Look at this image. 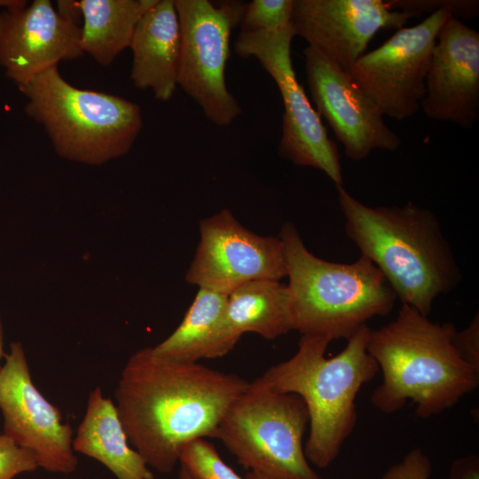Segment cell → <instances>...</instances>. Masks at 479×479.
Returning <instances> with one entry per match:
<instances>
[{"mask_svg": "<svg viewBox=\"0 0 479 479\" xmlns=\"http://www.w3.org/2000/svg\"><path fill=\"white\" fill-rule=\"evenodd\" d=\"M248 385L237 374L161 357L146 347L124 365L115 406L129 443L147 466L170 473L188 443L216 437L229 408Z\"/></svg>", "mask_w": 479, "mask_h": 479, "instance_id": "1", "label": "cell"}, {"mask_svg": "<svg viewBox=\"0 0 479 479\" xmlns=\"http://www.w3.org/2000/svg\"><path fill=\"white\" fill-rule=\"evenodd\" d=\"M345 232L381 271L402 304L428 317L463 276L436 215L411 202L370 207L335 185Z\"/></svg>", "mask_w": 479, "mask_h": 479, "instance_id": "2", "label": "cell"}, {"mask_svg": "<svg viewBox=\"0 0 479 479\" xmlns=\"http://www.w3.org/2000/svg\"><path fill=\"white\" fill-rule=\"evenodd\" d=\"M452 323L430 321L402 304L395 319L369 328L366 349L382 373L371 395L380 412L391 414L408 402L428 419L454 406L479 385V371L465 362L452 344Z\"/></svg>", "mask_w": 479, "mask_h": 479, "instance_id": "3", "label": "cell"}, {"mask_svg": "<svg viewBox=\"0 0 479 479\" xmlns=\"http://www.w3.org/2000/svg\"><path fill=\"white\" fill-rule=\"evenodd\" d=\"M368 331V326L362 327L330 358L325 357L329 340L302 335L293 357L255 379L272 391L303 400L310 417L304 453L318 468H327L339 456L357 425V393L380 371L366 349Z\"/></svg>", "mask_w": 479, "mask_h": 479, "instance_id": "4", "label": "cell"}, {"mask_svg": "<svg viewBox=\"0 0 479 479\" xmlns=\"http://www.w3.org/2000/svg\"><path fill=\"white\" fill-rule=\"evenodd\" d=\"M279 238L287 258L293 328L302 335L349 340L368 320L393 310L397 296L367 257L361 255L349 264L318 258L290 222Z\"/></svg>", "mask_w": 479, "mask_h": 479, "instance_id": "5", "label": "cell"}, {"mask_svg": "<svg viewBox=\"0 0 479 479\" xmlns=\"http://www.w3.org/2000/svg\"><path fill=\"white\" fill-rule=\"evenodd\" d=\"M19 90L25 113L47 133L56 153L67 160L102 164L131 149L142 125L140 106L122 97L71 85L58 65Z\"/></svg>", "mask_w": 479, "mask_h": 479, "instance_id": "6", "label": "cell"}, {"mask_svg": "<svg viewBox=\"0 0 479 479\" xmlns=\"http://www.w3.org/2000/svg\"><path fill=\"white\" fill-rule=\"evenodd\" d=\"M310 417L303 400L256 380L232 403L216 434L247 471L272 479H324L304 453Z\"/></svg>", "mask_w": 479, "mask_h": 479, "instance_id": "7", "label": "cell"}, {"mask_svg": "<svg viewBox=\"0 0 479 479\" xmlns=\"http://www.w3.org/2000/svg\"><path fill=\"white\" fill-rule=\"evenodd\" d=\"M180 26L177 85L218 126L231 124L241 107L229 92L225 67L231 31L240 26L246 5L208 0H174Z\"/></svg>", "mask_w": 479, "mask_h": 479, "instance_id": "8", "label": "cell"}, {"mask_svg": "<svg viewBox=\"0 0 479 479\" xmlns=\"http://www.w3.org/2000/svg\"><path fill=\"white\" fill-rule=\"evenodd\" d=\"M294 36L291 23L275 30L240 32L234 42V51L243 58H255L280 91L284 114L279 155L295 165L320 169L335 185H342L337 146L295 76L291 58Z\"/></svg>", "mask_w": 479, "mask_h": 479, "instance_id": "9", "label": "cell"}, {"mask_svg": "<svg viewBox=\"0 0 479 479\" xmlns=\"http://www.w3.org/2000/svg\"><path fill=\"white\" fill-rule=\"evenodd\" d=\"M450 15L437 11L414 27L397 29L380 47L364 53L348 72L383 115L402 121L420 108L432 51Z\"/></svg>", "mask_w": 479, "mask_h": 479, "instance_id": "10", "label": "cell"}, {"mask_svg": "<svg viewBox=\"0 0 479 479\" xmlns=\"http://www.w3.org/2000/svg\"><path fill=\"white\" fill-rule=\"evenodd\" d=\"M200 233L185 275L186 281L199 288L229 295L251 280L287 277L282 240L252 232L226 208L202 219Z\"/></svg>", "mask_w": 479, "mask_h": 479, "instance_id": "11", "label": "cell"}, {"mask_svg": "<svg viewBox=\"0 0 479 479\" xmlns=\"http://www.w3.org/2000/svg\"><path fill=\"white\" fill-rule=\"evenodd\" d=\"M0 411L3 433L30 452L39 467L65 475L76 469L71 425L33 383L19 342L11 344L0 368Z\"/></svg>", "mask_w": 479, "mask_h": 479, "instance_id": "12", "label": "cell"}, {"mask_svg": "<svg viewBox=\"0 0 479 479\" xmlns=\"http://www.w3.org/2000/svg\"><path fill=\"white\" fill-rule=\"evenodd\" d=\"M303 56L317 113L327 121L347 157L361 161L373 150L396 151L400 146L399 137L386 125L378 106L346 71L313 46L308 45Z\"/></svg>", "mask_w": 479, "mask_h": 479, "instance_id": "13", "label": "cell"}, {"mask_svg": "<svg viewBox=\"0 0 479 479\" xmlns=\"http://www.w3.org/2000/svg\"><path fill=\"white\" fill-rule=\"evenodd\" d=\"M413 17L383 0H293L291 24L294 35L348 73L380 29H400Z\"/></svg>", "mask_w": 479, "mask_h": 479, "instance_id": "14", "label": "cell"}, {"mask_svg": "<svg viewBox=\"0 0 479 479\" xmlns=\"http://www.w3.org/2000/svg\"><path fill=\"white\" fill-rule=\"evenodd\" d=\"M81 26L55 10L50 0L0 10V66L24 84L60 61L83 55Z\"/></svg>", "mask_w": 479, "mask_h": 479, "instance_id": "15", "label": "cell"}, {"mask_svg": "<svg viewBox=\"0 0 479 479\" xmlns=\"http://www.w3.org/2000/svg\"><path fill=\"white\" fill-rule=\"evenodd\" d=\"M420 107L430 119L466 129L479 119V32L452 15L432 51Z\"/></svg>", "mask_w": 479, "mask_h": 479, "instance_id": "16", "label": "cell"}, {"mask_svg": "<svg viewBox=\"0 0 479 479\" xmlns=\"http://www.w3.org/2000/svg\"><path fill=\"white\" fill-rule=\"evenodd\" d=\"M180 42L174 0H158L137 22L130 44L134 86L151 89L158 100H169L177 86Z\"/></svg>", "mask_w": 479, "mask_h": 479, "instance_id": "17", "label": "cell"}, {"mask_svg": "<svg viewBox=\"0 0 479 479\" xmlns=\"http://www.w3.org/2000/svg\"><path fill=\"white\" fill-rule=\"evenodd\" d=\"M129 444L115 404L96 387L89 394L73 439L74 451L98 460L117 479H154L143 457Z\"/></svg>", "mask_w": 479, "mask_h": 479, "instance_id": "18", "label": "cell"}, {"mask_svg": "<svg viewBox=\"0 0 479 479\" xmlns=\"http://www.w3.org/2000/svg\"><path fill=\"white\" fill-rule=\"evenodd\" d=\"M228 295L199 288L178 327L152 347L155 355L178 362H198L226 355L240 340L229 326Z\"/></svg>", "mask_w": 479, "mask_h": 479, "instance_id": "19", "label": "cell"}, {"mask_svg": "<svg viewBox=\"0 0 479 479\" xmlns=\"http://www.w3.org/2000/svg\"><path fill=\"white\" fill-rule=\"evenodd\" d=\"M158 0H80L81 50L98 64L110 65L130 47L137 22Z\"/></svg>", "mask_w": 479, "mask_h": 479, "instance_id": "20", "label": "cell"}, {"mask_svg": "<svg viewBox=\"0 0 479 479\" xmlns=\"http://www.w3.org/2000/svg\"><path fill=\"white\" fill-rule=\"evenodd\" d=\"M227 321L238 337L255 333L274 340L292 330L291 294L280 280L248 281L228 295Z\"/></svg>", "mask_w": 479, "mask_h": 479, "instance_id": "21", "label": "cell"}, {"mask_svg": "<svg viewBox=\"0 0 479 479\" xmlns=\"http://www.w3.org/2000/svg\"><path fill=\"white\" fill-rule=\"evenodd\" d=\"M179 463L192 479H244L223 460L206 438L188 443L180 453Z\"/></svg>", "mask_w": 479, "mask_h": 479, "instance_id": "22", "label": "cell"}, {"mask_svg": "<svg viewBox=\"0 0 479 479\" xmlns=\"http://www.w3.org/2000/svg\"><path fill=\"white\" fill-rule=\"evenodd\" d=\"M293 0H253L246 5L240 32L275 30L291 23Z\"/></svg>", "mask_w": 479, "mask_h": 479, "instance_id": "23", "label": "cell"}, {"mask_svg": "<svg viewBox=\"0 0 479 479\" xmlns=\"http://www.w3.org/2000/svg\"><path fill=\"white\" fill-rule=\"evenodd\" d=\"M385 3L391 10L408 12L417 16L442 10L450 12L457 19H471L479 14L477 0H390Z\"/></svg>", "mask_w": 479, "mask_h": 479, "instance_id": "24", "label": "cell"}, {"mask_svg": "<svg viewBox=\"0 0 479 479\" xmlns=\"http://www.w3.org/2000/svg\"><path fill=\"white\" fill-rule=\"evenodd\" d=\"M35 458L13 440L0 434V479H13L16 475L35 470Z\"/></svg>", "mask_w": 479, "mask_h": 479, "instance_id": "25", "label": "cell"}, {"mask_svg": "<svg viewBox=\"0 0 479 479\" xmlns=\"http://www.w3.org/2000/svg\"><path fill=\"white\" fill-rule=\"evenodd\" d=\"M431 473L430 459L421 449L415 448L389 467L379 479H429Z\"/></svg>", "mask_w": 479, "mask_h": 479, "instance_id": "26", "label": "cell"}, {"mask_svg": "<svg viewBox=\"0 0 479 479\" xmlns=\"http://www.w3.org/2000/svg\"><path fill=\"white\" fill-rule=\"evenodd\" d=\"M452 344L459 357L479 371V316L473 318L462 331L456 330Z\"/></svg>", "mask_w": 479, "mask_h": 479, "instance_id": "27", "label": "cell"}, {"mask_svg": "<svg viewBox=\"0 0 479 479\" xmlns=\"http://www.w3.org/2000/svg\"><path fill=\"white\" fill-rule=\"evenodd\" d=\"M450 479H479L478 457L470 455L453 462Z\"/></svg>", "mask_w": 479, "mask_h": 479, "instance_id": "28", "label": "cell"}, {"mask_svg": "<svg viewBox=\"0 0 479 479\" xmlns=\"http://www.w3.org/2000/svg\"><path fill=\"white\" fill-rule=\"evenodd\" d=\"M27 4L25 0H0V10L21 8Z\"/></svg>", "mask_w": 479, "mask_h": 479, "instance_id": "29", "label": "cell"}, {"mask_svg": "<svg viewBox=\"0 0 479 479\" xmlns=\"http://www.w3.org/2000/svg\"><path fill=\"white\" fill-rule=\"evenodd\" d=\"M244 479H272L267 475L255 471H247L244 476Z\"/></svg>", "mask_w": 479, "mask_h": 479, "instance_id": "30", "label": "cell"}, {"mask_svg": "<svg viewBox=\"0 0 479 479\" xmlns=\"http://www.w3.org/2000/svg\"><path fill=\"white\" fill-rule=\"evenodd\" d=\"M3 357H4V332H3V326H2L1 318H0V361H1ZM0 368H1V365H0Z\"/></svg>", "mask_w": 479, "mask_h": 479, "instance_id": "31", "label": "cell"}, {"mask_svg": "<svg viewBox=\"0 0 479 479\" xmlns=\"http://www.w3.org/2000/svg\"><path fill=\"white\" fill-rule=\"evenodd\" d=\"M178 479H192L190 475L182 466H180V468H179Z\"/></svg>", "mask_w": 479, "mask_h": 479, "instance_id": "32", "label": "cell"}]
</instances>
